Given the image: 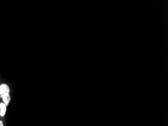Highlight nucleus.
<instances>
[{
    "mask_svg": "<svg viewBox=\"0 0 168 126\" xmlns=\"http://www.w3.org/2000/svg\"><path fill=\"white\" fill-rule=\"evenodd\" d=\"M10 89L8 85L3 83L0 85V97L5 94H10Z\"/></svg>",
    "mask_w": 168,
    "mask_h": 126,
    "instance_id": "obj_1",
    "label": "nucleus"
},
{
    "mask_svg": "<svg viewBox=\"0 0 168 126\" xmlns=\"http://www.w3.org/2000/svg\"><path fill=\"white\" fill-rule=\"evenodd\" d=\"M0 97L2 98V100H3L4 103H5L7 107H8L9 105L10 101H11V99L10 94H5L1 96Z\"/></svg>",
    "mask_w": 168,
    "mask_h": 126,
    "instance_id": "obj_2",
    "label": "nucleus"
},
{
    "mask_svg": "<svg viewBox=\"0 0 168 126\" xmlns=\"http://www.w3.org/2000/svg\"><path fill=\"white\" fill-rule=\"evenodd\" d=\"M7 111V106L4 102L0 103V116L3 117L5 116Z\"/></svg>",
    "mask_w": 168,
    "mask_h": 126,
    "instance_id": "obj_3",
    "label": "nucleus"
},
{
    "mask_svg": "<svg viewBox=\"0 0 168 126\" xmlns=\"http://www.w3.org/2000/svg\"><path fill=\"white\" fill-rule=\"evenodd\" d=\"M0 126H4L3 122L1 120H0Z\"/></svg>",
    "mask_w": 168,
    "mask_h": 126,
    "instance_id": "obj_4",
    "label": "nucleus"
}]
</instances>
